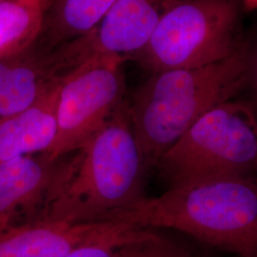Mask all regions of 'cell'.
Here are the masks:
<instances>
[{
    "instance_id": "cell-14",
    "label": "cell",
    "mask_w": 257,
    "mask_h": 257,
    "mask_svg": "<svg viewBox=\"0 0 257 257\" xmlns=\"http://www.w3.org/2000/svg\"><path fill=\"white\" fill-rule=\"evenodd\" d=\"M181 254L156 232L127 224L105 238L74 248L62 257H178Z\"/></svg>"
},
{
    "instance_id": "cell-2",
    "label": "cell",
    "mask_w": 257,
    "mask_h": 257,
    "mask_svg": "<svg viewBox=\"0 0 257 257\" xmlns=\"http://www.w3.org/2000/svg\"><path fill=\"white\" fill-rule=\"evenodd\" d=\"M108 221L178 230L241 257H257V180L211 177L174 186L113 212Z\"/></svg>"
},
{
    "instance_id": "cell-1",
    "label": "cell",
    "mask_w": 257,
    "mask_h": 257,
    "mask_svg": "<svg viewBox=\"0 0 257 257\" xmlns=\"http://www.w3.org/2000/svg\"><path fill=\"white\" fill-rule=\"evenodd\" d=\"M146 173L125 99L91 139L55 161L39 222H107L144 197Z\"/></svg>"
},
{
    "instance_id": "cell-8",
    "label": "cell",
    "mask_w": 257,
    "mask_h": 257,
    "mask_svg": "<svg viewBox=\"0 0 257 257\" xmlns=\"http://www.w3.org/2000/svg\"><path fill=\"white\" fill-rule=\"evenodd\" d=\"M127 224L34 222L0 230V257H62L81 245L105 238Z\"/></svg>"
},
{
    "instance_id": "cell-7",
    "label": "cell",
    "mask_w": 257,
    "mask_h": 257,
    "mask_svg": "<svg viewBox=\"0 0 257 257\" xmlns=\"http://www.w3.org/2000/svg\"><path fill=\"white\" fill-rule=\"evenodd\" d=\"M179 1L117 0L91 32L52 51L54 60L68 74L99 55L133 59L146 46L162 17Z\"/></svg>"
},
{
    "instance_id": "cell-3",
    "label": "cell",
    "mask_w": 257,
    "mask_h": 257,
    "mask_svg": "<svg viewBox=\"0 0 257 257\" xmlns=\"http://www.w3.org/2000/svg\"><path fill=\"white\" fill-rule=\"evenodd\" d=\"M249 53L211 64L151 76L128 102L133 132L146 172L208 110L232 99L248 81Z\"/></svg>"
},
{
    "instance_id": "cell-17",
    "label": "cell",
    "mask_w": 257,
    "mask_h": 257,
    "mask_svg": "<svg viewBox=\"0 0 257 257\" xmlns=\"http://www.w3.org/2000/svg\"><path fill=\"white\" fill-rule=\"evenodd\" d=\"M178 257H184V256H182V255H181V256H178Z\"/></svg>"
},
{
    "instance_id": "cell-12",
    "label": "cell",
    "mask_w": 257,
    "mask_h": 257,
    "mask_svg": "<svg viewBox=\"0 0 257 257\" xmlns=\"http://www.w3.org/2000/svg\"><path fill=\"white\" fill-rule=\"evenodd\" d=\"M117 0H51L37 46L52 52L95 27Z\"/></svg>"
},
{
    "instance_id": "cell-10",
    "label": "cell",
    "mask_w": 257,
    "mask_h": 257,
    "mask_svg": "<svg viewBox=\"0 0 257 257\" xmlns=\"http://www.w3.org/2000/svg\"><path fill=\"white\" fill-rule=\"evenodd\" d=\"M66 76L52 53L37 44L19 54L0 85V119L30 108Z\"/></svg>"
},
{
    "instance_id": "cell-18",
    "label": "cell",
    "mask_w": 257,
    "mask_h": 257,
    "mask_svg": "<svg viewBox=\"0 0 257 257\" xmlns=\"http://www.w3.org/2000/svg\"><path fill=\"white\" fill-rule=\"evenodd\" d=\"M0 1H1V0H0Z\"/></svg>"
},
{
    "instance_id": "cell-11",
    "label": "cell",
    "mask_w": 257,
    "mask_h": 257,
    "mask_svg": "<svg viewBox=\"0 0 257 257\" xmlns=\"http://www.w3.org/2000/svg\"><path fill=\"white\" fill-rule=\"evenodd\" d=\"M60 85L30 108L0 119V162L47 153L53 146Z\"/></svg>"
},
{
    "instance_id": "cell-9",
    "label": "cell",
    "mask_w": 257,
    "mask_h": 257,
    "mask_svg": "<svg viewBox=\"0 0 257 257\" xmlns=\"http://www.w3.org/2000/svg\"><path fill=\"white\" fill-rule=\"evenodd\" d=\"M54 164L45 153L0 162V230L39 222Z\"/></svg>"
},
{
    "instance_id": "cell-5",
    "label": "cell",
    "mask_w": 257,
    "mask_h": 257,
    "mask_svg": "<svg viewBox=\"0 0 257 257\" xmlns=\"http://www.w3.org/2000/svg\"><path fill=\"white\" fill-rule=\"evenodd\" d=\"M241 0H181L160 19L133 60L151 74L196 68L239 51Z\"/></svg>"
},
{
    "instance_id": "cell-15",
    "label": "cell",
    "mask_w": 257,
    "mask_h": 257,
    "mask_svg": "<svg viewBox=\"0 0 257 257\" xmlns=\"http://www.w3.org/2000/svg\"><path fill=\"white\" fill-rule=\"evenodd\" d=\"M248 80L251 82L257 93V49L252 55L249 54L248 63Z\"/></svg>"
},
{
    "instance_id": "cell-4",
    "label": "cell",
    "mask_w": 257,
    "mask_h": 257,
    "mask_svg": "<svg viewBox=\"0 0 257 257\" xmlns=\"http://www.w3.org/2000/svg\"><path fill=\"white\" fill-rule=\"evenodd\" d=\"M156 167L169 188L211 177L249 175L257 170V119L232 99L208 110L170 148Z\"/></svg>"
},
{
    "instance_id": "cell-13",
    "label": "cell",
    "mask_w": 257,
    "mask_h": 257,
    "mask_svg": "<svg viewBox=\"0 0 257 257\" xmlns=\"http://www.w3.org/2000/svg\"><path fill=\"white\" fill-rule=\"evenodd\" d=\"M51 0L0 1V57L19 55L41 36Z\"/></svg>"
},
{
    "instance_id": "cell-16",
    "label": "cell",
    "mask_w": 257,
    "mask_h": 257,
    "mask_svg": "<svg viewBox=\"0 0 257 257\" xmlns=\"http://www.w3.org/2000/svg\"><path fill=\"white\" fill-rule=\"evenodd\" d=\"M243 9L247 12L257 9V0H241Z\"/></svg>"
},
{
    "instance_id": "cell-6",
    "label": "cell",
    "mask_w": 257,
    "mask_h": 257,
    "mask_svg": "<svg viewBox=\"0 0 257 257\" xmlns=\"http://www.w3.org/2000/svg\"><path fill=\"white\" fill-rule=\"evenodd\" d=\"M124 62L118 55H99L67 74L58 91L56 138L45 153L51 161L91 139L125 100Z\"/></svg>"
}]
</instances>
